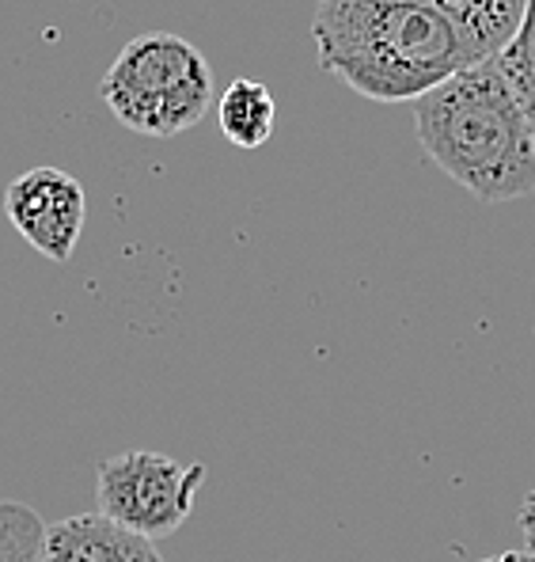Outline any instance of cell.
Listing matches in <instances>:
<instances>
[{
  "label": "cell",
  "mask_w": 535,
  "mask_h": 562,
  "mask_svg": "<svg viewBox=\"0 0 535 562\" xmlns=\"http://www.w3.org/2000/svg\"><path fill=\"white\" fill-rule=\"evenodd\" d=\"M319 65L376 103L422 99L479 65L467 35L430 0H316Z\"/></svg>",
  "instance_id": "1"
},
{
  "label": "cell",
  "mask_w": 535,
  "mask_h": 562,
  "mask_svg": "<svg viewBox=\"0 0 535 562\" xmlns=\"http://www.w3.org/2000/svg\"><path fill=\"white\" fill-rule=\"evenodd\" d=\"M414 130L430 160L479 202L535 190V137L498 57L414 99Z\"/></svg>",
  "instance_id": "2"
},
{
  "label": "cell",
  "mask_w": 535,
  "mask_h": 562,
  "mask_svg": "<svg viewBox=\"0 0 535 562\" xmlns=\"http://www.w3.org/2000/svg\"><path fill=\"white\" fill-rule=\"evenodd\" d=\"M99 95L134 134L175 137L209 114L213 69L194 43L152 31L122 46L99 85Z\"/></svg>",
  "instance_id": "3"
},
{
  "label": "cell",
  "mask_w": 535,
  "mask_h": 562,
  "mask_svg": "<svg viewBox=\"0 0 535 562\" xmlns=\"http://www.w3.org/2000/svg\"><path fill=\"white\" fill-rule=\"evenodd\" d=\"M205 483V464H179L163 452H118L106 457L95 471L99 514L114 525L160 540L183 528L194 514V498Z\"/></svg>",
  "instance_id": "4"
},
{
  "label": "cell",
  "mask_w": 535,
  "mask_h": 562,
  "mask_svg": "<svg viewBox=\"0 0 535 562\" xmlns=\"http://www.w3.org/2000/svg\"><path fill=\"white\" fill-rule=\"evenodd\" d=\"M84 187L61 168L23 171L15 183L4 190V213L15 225V233L27 239L38 255L49 262H69L84 233Z\"/></svg>",
  "instance_id": "5"
},
{
  "label": "cell",
  "mask_w": 535,
  "mask_h": 562,
  "mask_svg": "<svg viewBox=\"0 0 535 562\" xmlns=\"http://www.w3.org/2000/svg\"><path fill=\"white\" fill-rule=\"evenodd\" d=\"M38 562H163L152 540L114 525L103 514L65 517L46 525V543Z\"/></svg>",
  "instance_id": "6"
},
{
  "label": "cell",
  "mask_w": 535,
  "mask_h": 562,
  "mask_svg": "<svg viewBox=\"0 0 535 562\" xmlns=\"http://www.w3.org/2000/svg\"><path fill=\"white\" fill-rule=\"evenodd\" d=\"M430 4H437L464 31L467 43L479 54V61H490L521 31L528 0H430Z\"/></svg>",
  "instance_id": "7"
},
{
  "label": "cell",
  "mask_w": 535,
  "mask_h": 562,
  "mask_svg": "<svg viewBox=\"0 0 535 562\" xmlns=\"http://www.w3.org/2000/svg\"><path fill=\"white\" fill-rule=\"evenodd\" d=\"M274 119H277V103L274 92L259 80H232L225 88V95L217 99V122L220 134L240 148H262L274 137Z\"/></svg>",
  "instance_id": "8"
},
{
  "label": "cell",
  "mask_w": 535,
  "mask_h": 562,
  "mask_svg": "<svg viewBox=\"0 0 535 562\" xmlns=\"http://www.w3.org/2000/svg\"><path fill=\"white\" fill-rule=\"evenodd\" d=\"M498 69H501V77L509 80V88H513L516 103H521L524 119H528V126H532V137H535V0L524 4L521 31H516L513 43L498 54Z\"/></svg>",
  "instance_id": "9"
},
{
  "label": "cell",
  "mask_w": 535,
  "mask_h": 562,
  "mask_svg": "<svg viewBox=\"0 0 535 562\" xmlns=\"http://www.w3.org/2000/svg\"><path fill=\"white\" fill-rule=\"evenodd\" d=\"M46 525L20 502H0V562H38Z\"/></svg>",
  "instance_id": "10"
},
{
  "label": "cell",
  "mask_w": 535,
  "mask_h": 562,
  "mask_svg": "<svg viewBox=\"0 0 535 562\" xmlns=\"http://www.w3.org/2000/svg\"><path fill=\"white\" fill-rule=\"evenodd\" d=\"M516 528H521V540H524V555L535 559V486L524 494L521 502V514H516Z\"/></svg>",
  "instance_id": "11"
},
{
  "label": "cell",
  "mask_w": 535,
  "mask_h": 562,
  "mask_svg": "<svg viewBox=\"0 0 535 562\" xmlns=\"http://www.w3.org/2000/svg\"><path fill=\"white\" fill-rule=\"evenodd\" d=\"M505 562H535L532 555H524V551H513V555H501Z\"/></svg>",
  "instance_id": "12"
},
{
  "label": "cell",
  "mask_w": 535,
  "mask_h": 562,
  "mask_svg": "<svg viewBox=\"0 0 535 562\" xmlns=\"http://www.w3.org/2000/svg\"><path fill=\"white\" fill-rule=\"evenodd\" d=\"M482 562H505V559H501V555H498V559H482Z\"/></svg>",
  "instance_id": "13"
}]
</instances>
